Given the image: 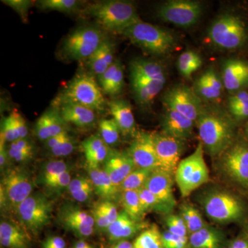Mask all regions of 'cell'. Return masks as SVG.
<instances>
[{"label":"cell","mask_w":248,"mask_h":248,"mask_svg":"<svg viewBox=\"0 0 248 248\" xmlns=\"http://www.w3.org/2000/svg\"><path fill=\"white\" fill-rule=\"evenodd\" d=\"M89 174L94 191L102 198L110 199L119 190L112 184L110 177L104 170L99 167L89 169Z\"/></svg>","instance_id":"obj_32"},{"label":"cell","mask_w":248,"mask_h":248,"mask_svg":"<svg viewBox=\"0 0 248 248\" xmlns=\"http://www.w3.org/2000/svg\"><path fill=\"white\" fill-rule=\"evenodd\" d=\"M111 248H133V244L126 241V240H124V241H120L116 243Z\"/></svg>","instance_id":"obj_61"},{"label":"cell","mask_w":248,"mask_h":248,"mask_svg":"<svg viewBox=\"0 0 248 248\" xmlns=\"http://www.w3.org/2000/svg\"><path fill=\"white\" fill-rule=\"evenodd\" d=\"M202 64L203 62L200 55L192 50L184 52L178 59V69L181 75L187 79H190Z\"/></svg>","instance_id":"obj_33"},{"label":"cell","mask_w":248,"mask_h":248,"mask_svg":"<svg viewBox=\"0 0 248 248\" xmlns=\"http://www.w3.org/2000/svg\"><path fill=\"white\" fill-rule=\"evenodd\" d=\"M103 92L115 97L123 91L124 86V68L120 60H115L113 64L98 77Z\"/></svg>","instance_id":"obj_28"},{"label":"cell","mask_w":248,"mask_h":248,"mask_svg":"<svg viewBox=\"0 0 248 248\" xmlns=\"http://www.w3.org/2000/svg\"><path fill=\"white\" fill-rule=\"evenodd\" d=\"M228 248H248V241L244 239H235Z\"/></svg>","instance_id":"obj_60"},{"label":"cell","mask_w":248,"mask_h":248,"mask_svg":"<svg viewBox=\"0 0 248 248\" xmlns=\"http://www.w3.org/2000/svg\"><path fill=\"white\" fill-rule=\"evenodd\" d=\"M93 190H94L93 186H90V187H86L76 193L73 194L71 196L77 202L83 203V202H87L89 200Z\"/></svg>","instance_id":"obj_56"},{"label":"cell","mask_w":248,"mask_h":248,"mask_svg":"<svg viewBox=\"0 0 248 248\" xmlns=\"http://www.w3.org/2000/svg\"><path fill=\"white\" fill-rule=\"evenodd\" d=\"M246 131H247L248 136V125L247 127V130H246Z\"/></svg>","instance_id":"obj_63"},{"label":"cell","mask_w":248,"mask_h":248,"mask_svg":"<svg viewBox=\"0 0 248 248\" xmlns=\"http://www.w3.org/2000/svg\"><path fill=\"white\" fill-rule=\"evenodd\" d=\"M152 134L159 169L174 175L184 153L185 141L162 133Z\"/></svg>","instance_id":"obj_13"},{"label":"cell","mask_w":248,"mask_h":248,"mask_svg":"<svg viewBox=\"0 0 248 248\" xmlns=\"http://www.w3.org/2000/svg\"><path fill=\"white\" fill-rule=\"evenodd\" d=\"M130 79L135 99L143 107L151 106L166 84V81L146 79L133 75H130Z\"/></svg>","instance_id":"obj_23"},{"label":"cell","mask_w":248,"mask_h":248,"mask_svg":"<svg viewBox=\"0 0 248 248\" xmlns=\"http://www.w3.org/2000/svg\"><path fill=\"white\" fill-rule=\"evenodd\" d=\"M202 11V5L199 1L171 0L159 6L156 15L164 22L179 27L189 28L198 22Z\"/></svg>","instance_id":"obj_10"},{"label":"cell","mask_w":248,"mask_h":248,"mask_svg":"<svg viewBox=\"0 0 248 248\" xmlns=\"http://www.w3.org/2000/svg\"><path fill=\"white\" fill-rule=\"evenodd\" d=\"M222 81L228 91H236L248 84V63L238 60L225 62Z\"/></svg>","instance_id":"obj_22"},{"label":"cell","mask_w":248,"mask_h":248,"mask_svg":"<svg viewBox=\"0 0 248 248\" xmlns=\"http://www.w3.org/2000/svg\"><path fill=\"white\" fill-rule=\"evenodd\" d=\"M166 226H167L168 231L177 236L187 237V226L182 217L178 215H171L166 218Z\"/></svg>","instance_id":"obj_44"},{"label":"cell","mask_w":248,"mask_h":248,"mask_svg":"<svg viewBox=\"0 0 248 248\" xmlns=\"http://www.w3.org/2000/svg\"><path fill=\"white\" fill-rule=\"evenodd\" d=\"M68 170V166L63 160H50L44 166L42 173V182L45 185L60 174Z\"/></svg>","instance_id":"obj_41"},{"label":"cell","mask_w":248,"mask_h":248,"mask_svg":"<svg viewBox=\"0 0 248 248\" xmlns=\"http://www.w3.org/2000/svg\"><path fill=\"white\" fill-rule=\"evenodd\" d=\"M152 172L151 170L135 169L124 179L119 190L122 192L138 190L144 186Z\"/></svg>","instance_id":"obj_38"},{"label":"cell","mask_w":248,"mask_h":248,"mask_svg":"<svg viewBox=\"0 0 248 248\" xmlns=\"http://www.w3.org/2000/svg\"><path fill=\"white\" fill-rule=\"evenodd\" d=\"M138 191L139 199H140V205L142 212L143 214L146 213L148 210H151L153 208H157V207L165 206L164 204L161 202L153 193L147 189L146 187L143 186L141 188L139 189Z\"/></svg>","instance_id":"obj_43"},{"label":"cell","mask_w":248,"mask_h":248,"mask_svg":"<svg viewBox=\"0 0 248 248\" xmlns=\"http://www.w3.org/2000/svg\"><path fill=\"white\" fill-rule=\"evenodd\" d=\"M60 220L67 230L79 237H89L94 231L95 223L93 215L73 205H66L61 209Z\"/></svg>","instance_id":"obj_16"},{"label":"cell","mask_w":248,"mask_h":248,"mask_svg":"<svg viewBox=\"0 0 248 248\" xmlns=\"http://www.w3.org/2000/svg\"><path fill=\"white\" fill-rule=\"evenodd\" d=\"M172 176L163 170L155 169L144 185V187L169 208L174 206L176 203L172 192Z\"/></svg>","instance_id":"obj_18"},{"label":"cell","mask_w":248,"mask_h":248,"mask_svg":"<svg viewBox=\"0 0 248 248\" xmlns=\"http://www.w3.org/2000/svg\"><path fill=\"white\" fill-rule=\"evenodd\" d=\"M81 4V1L78 0H41L37 1V6L41 9L56 11L66 14L77 12Z\"/></svg>","instance_id":"obj_37"},{"label":"cell","mask_w":248,"mask_h":248,"mask_svg":"<svg viewBox=\"0 0 248 248\" xmlns=\"http://www.w3.org/2000/svg\"><path fill=\"white\" fill-rule=\"evenodd\" d=\"M164 108L161 117V133L184 141L192 138L195 122L170 108Z\"/></svg>","instance_id":"obj_17"},{"label":"cell","mask_w":248,"mask_h":248,"mask_svg":"<svg viewBox=\"0 0 248 248\" xmlns=\"http://www.w3.org/2000/svg\"><path fill=\"white\" fill-rule=\"evenodd\" d=\"M181 217L185 222L190 234L206 226L200 212L191 204L185 203L182 205Z\"/></svg>","instance_id":"obj_35"},{"label":"cell","mask_w":248,"mask_h":248,"mask_svg":"<svg viewBox=\"0 0 248 248\" xmlns=\"http://www.w3.org/2000/svg\"><path fill=\"white\" fill-rule=\"evenodd\" d=\"M174 175L178 187L184 197L190 195L208 182L210 173L204 159V148L202 143H199L192 154L179 162Z\"/></svg>","instance_id":"obj_5"},{"label":"cell","mask_w":248,"mask_h":248,"mask_svg":"<svg viewBox=\"0 0 248 248\" xmlns=\"http://www.w3.org/2000/svg\"><path fill=\"white\" fill-rule=\"evenodd\" d=\"M106 38L99 28L91 26L78 28L63 40L61 48L62 56L72 61L88 60Z\"/></svg>","instance_id":"obj_6"},{"label":"cell","mask_w":248,"mask_h":248,"mask_svg":"<svg viewBox=\"0 0 248 248\" xmlns=\"http://www.w3.org/2000/svg\"><path fill=\"white\" fill-rule=\"evenodd\" d=\"M76 141L75 139L68 134L66 138L55 146L50 150V153L57 157H62L71 155L76 148Z\"/></svg>","instance_id":"obj_46"},{"label":"cell","mask_w":248,"mask_h":248,"mask_svg":"<svg viewBox=\"0 0 248 248\" xmlns=\"http://www.w3.org/2000/svg\"><path fill=\"white\" fill-rule=\"evenodd\" d=\"M11 114L14 116L15 122H16L18 132H19L20 140L21 139H25L27 137L28 133H29V130H28L27 122H26L25 119L22 117V115H21L19 112H17V111H13Z\"/></svg>","instance_id":"obj_55"},{"label":"cell","mask_w":248,"mask_h":248,"mask_svg":"<svg viewBox=\"0 0 248 248\" xmlns=\"http://www.w3.org/2000/svg\"><path fill=\"white\" fill-rule=\"evenodd\" d=\"M67 103L79 104L95 112L104 111L107 105L95 78L87 73H77L53 99L52 107L58 108Z\"/></svg>","instance_id":"obj_1"},{"label":"cell","mask_w":248,"mask_h":248,"mask_svg":"<svg viewBox=\"0 0 248 248\" xmlns=\"http://www.w3.org/2000/svg\"><path fill=\"white\" fill-rule=\"evenodd\" d=\"M130 75L146 79L166 81L164 68L157 62L145 59L137 58L130 63Z\"/></svg>","instance_id":"obj_29"},{"label":"cell","mask_w":248,"mask_h":248,"mask_svg":"<svg viewBox=\"0 0 248 248\" xmlns=\"http://www.w3.org/2000/svg\"><path fill=\"white\" fill-rule=\"evenodd\" d=\"M195 86V91L199 97L214 101L221 97L223 84L215 70L210 69L198 78Z\"/></svg>","instance_id":"obj_27"},{"label":"cell","mask_w":248,"mask_h":248,"mask_svg":"<svg viewBox=\"0 0 248 248\" xmlns=\"http://www.w3.org/2000/svg\"><path fill=\"white\" fill-rule=\"evenodd\" d=\"M223 236L215 228L205 226L190 234L189 246L191 248H221Z\"/></svg>","instance_id":"obj_30"},{"label":"cell","mask_w":248,"mask_h":248,"mask_svg":"<svg viewBox=\"0 0 248 248\" xmlns=\"http://www.w3.org/2000/svg\"><path fill=\"white\" fill-rule=\"evenodd\" d=\"M0 139L10 143L20 140L14 116L11 113L1 120Z\"/></svg>","instance_id":"obj_42"},{"label":"cell","mask_w":248,"mask_h":248,"mask_svg":"<svg viewBox=\"0 0 248 248\" xmlns=\"http://www.w3.org/2000/svg\"><path fill=\"white\" fill-rule=\"evenodd\" d=\"M222 167L225 172L235 182L248 186V147L232 145L223 154Z\"/></svg>","instance_id":"obj_14"},{"label":"cell","mask_w":248,"mask_h":248,"mask_svg":"<svg viewBox=\"0 0 248 248\" xmlns=\"http://www.w3.org/2000/svg\"><path fill=\"white\" fill-rule=\"evenodd\" d=\"M209 38L214 45L225 50L241 48L248 34L244 22L237 16L223 14L217 18L209 29Z\"/></svg>","instance_id":"obj_7"},{"label":"cell","mask_w":248,"mask_h":248,"mask_svg":"<svg viewBox=\"0 0 248 248\" xmlns=\"http://www.w3.org/2000/svg\"><path fill=\"white\" fill-rule=\"evenodd\" d=\"M163 244L164 248H187L189 246V238L177 236L169 231L162 234Z\"/></svg>","instance_id":"obj_47"},{"label":"cell","mask_w":248,"mask_h":248,"mask_svg":"<svg viewBox=\"0 0 248 248\" xmlns=\"http://www.w3.org/2000/svg\"><path fill=\"white\" fill-rule=\"evenodd\" d=\"M93 186L92 181L91 180L90 178L81 176V177L72 179L71 184L68 186V188L71 195H73V194L76 193V192H79V191L83 190L86 187Z\"/></svg>","instance_id":"obj_51"},{"label":"cell","mask_w":248,"mask_h":248,"mask_svg":"<svg viewBox=\"0 0 248 248\" xmlns=\"http://www.w3.org/2000/svg\"><path fill=\"white\" fill-rule=\"evenodd\" d=\"M84 14L94 18L104 30L122 35L129 27L141 21L133 3L120 0L90 4Z\"/></svg>","instance_id":"obj_2"},{"label":"cell","mask_w":248,"mask_h":248,"mask_svg":"<svg viewBox=\"0 0 248 248\" xmlns=\"http://www.w3.org/2000/svg\"><path fill=\"white\" fill-rule=\"evenodd\" d=\"M8 154L9 158L17 162H24L31 159L34 154V149L26 150L16 148L10 144L8 147Z\"/></svg>","instance_id":"obj_50"},{"label":"cell","mask_w":248,"mask_h":248,"mask_svg":"<svg viewBox=\"0 0 248 248\" xmlns=\"http://www.w3.org/2000/svg\"><path fill=\"white\" fill-rule=\"evenodd\" d=\"M93 216L94 218V223L97 225L98 228L101 230H108L110 226V223L108 221L107 217L104 215L102 209L99 204L96 205L93 209Z\"/></svg>","instance_id":"obj_54"},{"label":"cell","mask_w":248,"mask_h":248,"mask_svg":"<svg viewBox=\"0 0 248 248\" xmlns=\"http://www.w3.org/2000/svg\"><path fill=\"white\" fill-rule=\"evenodd\" d=\"M5 143L6 141L4 140L0 139V166H1V169H4L6 165L7 164L8 159L9 158Z\"/></svg>","instance_id":"obj_59"},{"label":"cell","mask_w":248,"mask_h":248,"mask_svg":"<svg viewBox=\"0 0 248 248\" xmlns=\"http://www.w3.org/2000/svg\"><path fill=\"white\" fill-rule=\"evenodd\" d=\"M115 46L112 41L106 38L97 50L88 59V66L91 74L97 78L115 62Z\"/></svg>","instance_id":"obj_26"},{"label":"cell","mask_w":248,"mask_h":248,"mask_svg":"<svg viewBox=\"0 0 248 248\" xmlns=\"http://www.w3.org/2000/svg\"><path fill=\"white\" fill-rule=\"evenodd\" d=\"M121 131L113 119L103 120L99 123V136L107 146H115L119 142Z\"/></svg>","instance_id":"obj_40"},{"label":"cell","mask_w":248,"mask_h":248,"mask_svg":"<svg viewBox=\"0 0 248 248\" xmlns=\"http://www.w3.org/2000/svg\"><path fill=\"white\" fill-rule=\"evenodd\" d=\"M72 181L71 173L69 171L62 173L58 177L55 178L46 185L47 187L54 189H62L68 187Z\"/></svg>","instance_id":"obj_52"},{"label":"cell","mask_w":248,"mask_h":248,"mask_svg":"<svg viewBox=\"0 0 248 248\" xmlns=\"http://www.w3.org/2000/svg\"><path fill=\"white\" fill-rule=\"evenodd\" d=\"M105 144L106 143L99 135H92L86 139L81 143V147H82L86 159L94 154L96 151Z\"/></svg>","instance_id":"obj_48"},{"label":"cell","mask_w":248,"mask_h":248,"mask_svg":"<svg viewBox=\"0 0 248 248\" xmlns=\"http://www.w3.org/2000/svg\"><path fill=\"white\" fill-rule=\"evenodd\" d=\"M99 206L102 209L104 215L107 217L108 221L110 224H112L118 217L119 213L117 211V207L110 201H104L102 203H99Z\"/></svg>","instance_id":"obj_53"},{"label":"cell","mask_w":248,"mask_h":248,"mask_svg":"<svg viewBox=\"0 0 248 248\" xmlns=\"http://www.w3.org/2000/svg\"><path fill=\"white\" fill-rule=\"evenodd\" d=\"M145 223L133 220L125 211L119 213L118 217L108 228L111 241H124L132 237L145 228Z\"/></svg>","instance_id":"obj_25"},{"label":"cell","mask_w":248,"mask_h":248,"mask_svg":"<svg viewBox=\"0 0 248 248\" xmlns=\"http://www.w3.org/2000/svg\"><path fill=\"white\" fill-rule=\"evenodd\" d=\"M74 247L76 248H93L91 245L82 241H80L79 242L77 243V244L75 245Z\"/></svg>","instance_id":"obj_62"},{"label":"cell","mask_w":248,"mask_h":248,"mask_svg":"<svg viewBox=\"0 0 248 248\" xmlns=\"http://www.w3.org/2000/svg\"><path fill=\"white\" fill-rule=\"evenodd\" d=\"M196 124L201 143L212 156L223 155L232 146L234 130L224 116L203 109Z\"/></svg>","instance_id":"obj_3"},{"label":"cell","mask_w":248,"mask_h":248,"mask_svg":"<svg viewBox=\"0 0 248 248\" xmlns=\"http://www.w3.org/2000/svg\"><path fill=\"white\" fill-rule=\"evenodd\" d=\"M43 248H66V243L61 237L51 236L46 240Z\"/></svg>","instance_id":"obj_57"},{"label":"cell","mask_w":248,"mask_h":248,"mask_svg":"<svg viewBox=\"0 0 248 248\" xmlns=\"http://www.w3.org/2000/svg\"><path fill=\"white\" fill-rule=\"evenodd\" d=\"M163 103L164 107L180 112L195 123L203 110L195 90L184 84L175 85L168 90L163 97Z\"/></svg>","instance_id":"obj_12"},{"label":"cell","mask_w":248,"mask_h":248,"mask_svg":"<svg viewBox=\"0 0 248 248\" xmlns=\"http://www.w3.org/2000/svg\"><path fill=\"white\" fill-rule=\"evenodd\" d=\"M0 242L7 248H28L27 236L17 226L10 222L0 224Z\"/></svg>","instance_id":"obj_31"},{"label":"cell","mask_w":248,"mask_h":248,"mask_svg":"<svg viewBox=\"0 0 248 248\" xmlns=\"http://www.w3.org/2000/svg\"><path fill=\"white\" fill-rule=\"evenodd\" d=\"M73 248H75V247H73Z\"/></svg>","instance_id":"obj_64"},{"label":"cell","mask_w":248,"mask_h":248,"mask_svg":"<svg viewBox=\"0 0 248 248\" xmlns=\"http://www.w3.org/2000/svg\"><path fill=\"white\" fill-rule=\"evenodd\" d=\"M33 184L29 173L22 169L14 168L4 174L1 184V205L8 202L14 208H18L31 195Z\"/></svg>","instance_id":"obj_11"},{"label":"cell","mask_w":248,"mask_h":248,"mask_svg":"<svg viewBox=\"0 0 248 248\" xmlns=\"http://www.w3.org/2000/svg\"><path fill=\"white\" fill-rule=\"evenodd\" d=\"M133 248H164L162 234L157 227L147 228L139 235L133 244Z\"/></svg>","instance_id":"obj_34"},{"label":"cell","mask_w":248,"mask_h":248,"mask_svg":"<svg viewBox=\"0 0 248 248\" xmlns=\"http://www.w3.org/2000/svg\"><path fill=\"white\" fill-rule=\"evenodd\" d=\"M121 202L124 211L128 214L129 216L135 221H141L143 213L140 205L138 191L122 192Z\"/></svg>","instance_id":"obj_36"},{"label":"cell","mask_w":248,"mask_h":248,"mask_svg":"<svg viewBox=\"0 0 248 248\" xmlns=\"http://www.w3.org/2000/svg\"><path fill=\"white\" fill-rule=\"evenodd\" d=\"M19 219L34 234L49 223L53 211L51 202L42 194L31 195L17 208Z\"/></svg>","instance_id":"obj_8"},{"label":"cell","mask_w":248,"mask_h":248,"mask_svg":"<svg viewBox=\"0 0 248 248\" xmlns=\"http://www.w3.org/2000/svg\"><path fill=\"white\" fill-rule=\"evenodd\" d=\"M228 108L235 118L243 120L248 117V93L240 91L230 97Z\"/></svg>","instance_id":"obj_39"},{"label":"cell","mask_w":248,"mask_h":248,"mask_svg":"<svg viewBox=\"0 0 248 248\" xmlns=\"http://www.w3.org/2000/svg\"><path fill=\"white\" fill-rule=\"evenodd\" d=\"M205 213L213 221L228 223L239 219L244 213L242 203L228 192L216 191L205 195L203 200Z\"/></svg>","instance_id":"obj_9"},{"label":"cell","mask_w":248,"mask_h":248,"mask_svg":"<svg viewBox=\"0 0 248 248\" xmlns=\"http://www.w3.org/2000/svg\"><path fill=\"white\" fill-rule=\"evenodd\" d=\"M62 118L66 124H71L79 128L92 127L95 123V111L79 104L67 103L58 107Z\"/></svg>","instance_id":"obj_24"},{"label":"cell","mask_w":248,"mask_h":248,"mask_svg":"<svg viewBox=\"0 0 248 248\" xmlns=\"http://www.w3.org/2000/svg\"><path fill=\"white\" fill-rule=\"evenodd\" d=\"M66 124L60 109L51 107L37 119L35 126L36 135L42 141H46L49 139L66 131Z\"/></svg>","instance_id":"obj_20"},{"label":"cell","mask_w":248,"mask_h":248,"mask_svg":"<svg viewBox=\"0 0 248 248\" xmlns=\"http://www.w3.org/2000/svg\"><path fill=\"white\" fill-rule=\"evenodd\" d=\"M136 169L154 170L159 169L153 134L138 133L128 151Z\"/></svg>","instance_id":"obj_15"},{"label":"cell","mask_w":248,"mask_h":248,"mask_svg":"<svg viewBox=\"0 0 248 248\" xmlns=\"http://www.w3.org/2000/svg\"><path fill=\"white\" fill-rule=\"evenodd\" d=\"M135 169L133 159L128 152L124 153L111 150L106 160L104 170L108 174L112 184L119 190L124 179Z\"/></svg>","instance_id":"obj_19"},{"label":"cell","mask_w":248,"mask_h":248,"mask_svg":"<svg viewBox=\"0 0 248 248\" xmlns=\"http://www.w3.org/2000/svg\"><path fill=\"white\" fill-rule=\"evenodd\" d=\"M122 35L143 51L156 56L167 55L175 48V38L171 32L142 21L129 27Z\"/></svg>","instance_id":"obj_4"},{"label":"cell","mask_w":248,"mask_h":248,"mask_svg":"<svg viewBox=\"0 0 248 248\" xmlns=\"http://www.w3.org/2000/svg\"><path fill=\"white\" fill-rule=\"evenodd\" d=\"M1 1L14 10L24 22H27L29 11L33 1L30 0H3Z\"/></svg>","instance_id":"obj_45"},{"label":"cell","mask_w":248,"mask_h":248,"mask_svg":"<svg viewBox=\"0 0 248 248\" xmlns=\"http://www.w3.org/2000/svg\"><path fill=\"white\" fill-rule=\"evenodd\" d=\"M68 135V132L64 131L63 133L59 134L56 136H54L53 138L49 139L46 141V146L50 151V150L53 149L55 146H58L59 143H61L65 138H66L67 135Z\"/></svg>","instance_id":"obj_58"},{"label":"cell","mask_w":248,"mask_h":248,"mask_svg":"<svg viewBox=\"0 0 248 248\" xmlns=\"http://www.w3.org/2000/svg\"><path fill=\"white\" fill-rule=\"evenodd\" d=\"M110 147L105 144L102 148H99L97 151H96L94 154L91 155L89 157L86 158V162H87L89 169L99 167V164L101 163L105 162L108 156L110 154Z\"/></svg>","instance_id":"obj_49"},{"label":"cell","mask_w":248,"mask_h":248,"mask_svg":"<svg viewBox=\"0 0 248 248\" xmlns=\"http://www.w3.org/2000/svg\"><path fill=\"white\" fill-rule=\"evenodd\" d=\"M108 105L121 133L125 136L132 135L135 138L138 133H136V124L130 103L125 99H118L111 101Z\"/></svg>","instance_id":"obj_21"}]
</instances>
